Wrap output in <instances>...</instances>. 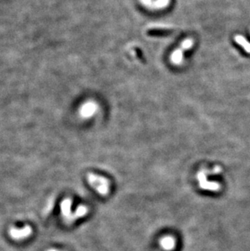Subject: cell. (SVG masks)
Listing matches in <instances>:
<instances>
[{
	"label": "cell",
	"mask_w": 250,
	"mask_h": 251,
	"mask_svg": "<svg viewBox=\"0 0 250 251\" xmlns=\"http://www.w3.org/2000/svg\"><path fill=\"white\" fill-rule=\"evenodd\" d=\"M88 183L102 196H106L110 192V182L107 179L94 173L87 175Z\"/></svg>",
	"instance_id": "cell-1"
},
{
	"label": "cell",
	"mask_w": 250,
	"mask_h": 251,
	"mask_svg": "<svg viewBox=\"0 0 250 251\" xmlns=\"http://www.w3.org/2000/svg\"><path fill=\"white\" fill-rule=\"evenodd\" d=\"M210 170L208 169H201L197 174V179L198 180V184L201 189L207 191H212V192H217L220 190L221 185L219 183L214 182V181H209L207 180V176L209 174Z\"/></svg>",
	"instance_id": "cell-2"
},
{
	"label": "cell",
	"mask_w": 250,
	"mask_h": 251,
	"mask_svg": "<svg viewBox=\"0 0 250 251\" xmlns=\"http://www.w3.org/2000/svg\"><path fill=\"white\" fill-rule=\"evenodd\" d=\"M193 41L192 39H186L185 41H184L182 44H181L180 47L179 49L175 50V52L172 54L171 61H172L173 63H175V64H179L181 63L182 59H183L184 51H185L186 50L193 47Z\"/></svg>",
	"instance_id": "cell-3"
},
{
	"label": "cell",
	"mask_w": 250,
	"mask_h": 251,
	"mask_svg": "<svg viewBox=\"0 0 250 251\" xmlns=\"http://www.w3.org/2000/svg\"><path fill=\"white\" fill-rule=\"evenodd\" d=\"M71 203L72 202H71V198H65L63 199L61 205H60L62 215H63L64 220L66 221V223H71L76 220L74 213H71Z\"/></svg>",
	"instance_id": "cell-4"
},
{
	"label": "cell",
	"mask_w": 250,
	"mask_h": 251,
	"mask_svg": "<svg viewBox=\"0 0 250 251\" xmlns=\"http://www.w3.org/2000/svg\"><path fill=\"white\" fill-rule=\"evenodd\" d=\"M33 233V229L30 226L26 225L25 228L21 229L16 228H12L10 229V236L12 238L15 240H20L24 239L26 237H29Z\"/></svg>",
	"instance_id": "cell-5"
},
{
	"label": "cell",
	"mask_w": 250,
	"mask_h": 251,
	"mask_svg": "<svg viewBox=\"0 0 250 251\" xmlns=\"http://www.w3.org/2000/svg\"><path fill=\"white\" fill-rule=\"evenodd\" d=\"M162 249L166 251H171L175 248L176 241L172 236H165L162 237L159 241Z\"/></svg>",
	"instance_id": "cell-6"
},
{
	"label": "cell",
	"mask_w": 250,
	"mask_h": 251,
	"mask_svg": "<svg viewBox=\"0 0 250 251\" xmlns=\"http://www.w3.org/2000/svg\"><path fill=\"white\" fill-rule=\"evenodd\" d=\"M144 5L148 8L160 9L167 7L170 3V0H140Z\"/></svg>",
	"instance_id": "cell-7"
},
{
	"label": "cell",
	"mask_w": 250,
	"mask_h": 251,
	"mask_svg": "<svg viewBox=\"0 0 250 251\" xmlns=\"http://www.w3.org/2000/svg\"><path fill=\"white\" fill-rule=\"evenodd\" d=\"M173 30L171 29H164V28H153L147 31V34L149 36L153 37H163L171 35Z\"/></svg>",
	"instance_id": "cell-8"
},
{
	"label": "cell",
	"mask_w": 250,
	"mask_h": 251,
	"mask_svg": "<svg viewBox=\"0 0 250 251\" xmlns=\"http://www.w3.org/2000/svg\"><path fill=\"white\" fill-rule=\"evenodd\" d=\"M88 207L85 205H80L78 206L77 208L76 209L75 212H74V216H75L76 219H79V218H82L85 215H87L88 213Z\"/></svg>",
	"instance_id": "cell-9"
},
{
	"label": "cell",
	"mask_w": 250,
	"mask_h": 251,
	"mask_svg": "<svg viewBox=\"0 0 250 251\" xmlns=\"http://www.w3.org/2000/svg\"><path fill=\"white\" fill-rule=\"evenodd\" d=\"M235 40H236V43H239L245 50L246 52L250 53V43L248 42H247V40L244 38V37L240 36V35H237V36L235 37Z\"/></svg>",
	"instance_id": "cell-10"
},
{
	"label": "cell",
	"mask_w": 250,
	"mask_h": 251,
	"mask_svg": "<svg viewBox=\"0 0 250 251\" xmlns=\"http://www.w3.org/2000/svg\"><path fill=\"white\" fill-rule=\"evenodd\" d=\"M95 110H96L95 104H94L93 103H90L86 104V105L84 107L83 111H82V114H83L86 117H87V116H91V115H93V114L95 112Z\"/></svg>",
	"instance_id": "cell-11"
},
{
	"label": "cell",
	"mask_w": 250,
	"mask_h": 251,
	"mask_svg": "<svg viewBox=\"0 0 250 251\" xmlns=\"http://www.w3.org/2000/svg\"><path fill=\"white\" fill-rule=\"evenodd\" d=\"M134 50L135 51H136V55H137V57L139 58V59H140L142 62H145V59L144 58V55H143V53L142 51H141V50H140V48H137V47H136Z\"/></svg>",
	"instance_id": "cell-12"
},
{
	"label": "cell",
	"mask_w": 250,
	"mask_h": 251,
	"mask_svg": "<svg viewBox=\"0 0 250 251\" xmlns=\"http://www.w3.org/2000/svg\"><path fill=\"white\" fill-rule=\"evenodd\" d=\"M47 251H58V250H56V249H49V250H47Z\"/></svg>",
	"instance_id": "cell-13"
}]
</instances>
